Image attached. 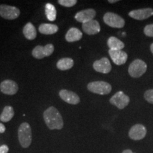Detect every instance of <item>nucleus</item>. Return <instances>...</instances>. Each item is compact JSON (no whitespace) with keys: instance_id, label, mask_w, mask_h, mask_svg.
I'll return each instance as SVG.
<instances>
[{"instance_id":"f257e3e1","label":"nucleus","mask_w":153,"mask_h":153,"mask_svg":"<svg viewBox=\"0 0 153 153\" xmlns=\"http://www.w3.org/2000/svg\"><path fill=\"white\" fill-rule=\"evenodd\" d=\"M43 118L50 130H61L64 126L60 113L54 106L49 107L44 111Z\"/></svg>"},{"instance_id":"f03ea898","label":"nucleus","mask_w":153,"mask_h":153,"mask_svg":"<svg viewBox=\"0 0 153 153\" xmlns=\"http://www.w3.org/2000/svg\"><path fill=\"white\" fill-rule=\"evenodd\" d=\"M18 137L22 148H28L32 142V132L29 124L26 122L22 123L18 131Z\"/></svg>"},{"instance_id":"7ed1b4c3","label":"nucleus","mask_w":153,"mask_h":153,"mask_svg":"<svg viewBox=\"0 0 153 153\" xmlns=\"http://www.w3.org/2000/svg\"><path fill=\"white\" fill-rule=\"evenodd\" d=\"M88 90L97 94H108L112 90L111 85L104 81L91 82L87 85Z\"/></svg>"},{"instance_id":"20e7f679","label":"nucleus","mask_w":153,"mask_h":153,"mask_svg":"<svg viewBox=\"0 0 153 153\" xmlns=\"http://www.w3.org/2000/svg\"><path fill=\"white\" fill-rule=\"evenodd\" d=\"M147 64L140 59H136L131 63L128 67V74L133 78H138L143 76L147 71Z\"/></svg>"},{"instance_id":"39448f33","label":"nucleus","mask_w":153,"mask_h":153,"mask_svg":"<svg viewBox=\"0 0 153 153\" xmlns=\"http://www.w3.org/2000/svg\"><path fill=\"white\" fill-rule=\"evenodd\" d=\"M103 19H104L105 24L110 27L121 28L125 26V20L119 15L115 14V13H106Z\"/></svg>"},{"instance_id":"423d86ee","label":"nucleus","mask_w":153,"mask_h":153,"mask_svg":"<svg viewBox=\"0 0 153 153\" xmlns=\"http://www.w3.org/2000/svg\"><path fill=\"white\" fill-rule=\"evenodd\" d=\"M20 15V10L16 7L7 4L0 5V16L7 20H14Z\"/></svg>"},{"instance_id":"0eeeda50","label":"nucleus","mask_w":153,"mask_h":153,"mask_svg":"<svg viewBox=\"0 0 153 153\" xmlns=\"http://www.w3.org/2000/svg\"><path fill=\"white\" fill-rule=\"evenodd\" d=\"M110 103L117 107L119 109H123L130 103L128 96L125 94L123 91H118L110 99Z\"/></svg>"},{"instance_id":"6e6552de","label":"nucleus","mask_w":153,"mask_h":153,"mask_svg":"<svg viewBox=\"0 0 153 153\" xmlns=\"http://www.w3.org/2000/svg\"><path fill=\"white\" fill-rule=\"evenodd\" d=\"M54 45L53 44H47L45 46L37 45L32 51V55L36 59H43V57H48L54 52Z\"/></svg>"},{"instance_id":"1a4fd4ad","label":"nucleus","mask_w":153,"mask_h":153,"mask_svg":"<svg viewBox=\"0 0 153 153\" xmlns=\"http://www.w3.org/2000/svg\"><path fill=\"white\" fill-rule=\"evenodd\" d=\"M147 128L143 124H135L130 129L128 135L133 140H140L146 136Z\"/></svg>"},{"instance_id":"9d476101","label":"nucleus","mask_w":153,"mask_h":153,"mask_svg":"<svg viewBox=\"0 0 153 153\" xmlns=\"http://www.w3.org/2000/svg\"><path fill=\"white\" fill-rule=\"evenodd\" d=\"M93 68L95 71L103 74H108L111 71V65L107 57H102L100 60H96L93 63Z\"/></svg>"},{"instance_id":"9b49d317","label":"nucleus","mask_w":153,"mask_h":153,"mask_svg":"<svg viewBox=\"0 0 153 153\" xmlns=\"http://www.w3.org/2000/svg\"><path fill=\"white\" fill-rule=\"evenodd\" d=\"M0 90L7 95H14L19 90V86L14 81L7 79L0 84Z\"/></svg>"},{"instance_id":"f8f14e48","label":"nucleus","mask_w":153,"mask_h":153,"mask_svg":"<svg viewBox=\"0 0 153 153\" xmlns=\"http://www.w3.org/2000/svg\"><path fill=\"white\" fill-rule=\"evenodd\" d=\"M129 16L135 20L142 21L153 16V9L152 8H143L133 10L129 12Z\"/></svg>"},{"instance_id":"ddd939ff","label":"nucleus","mask_w":153,"mask_h":153,"mask_svg":"<svg viewBox=\"0 0 153 153\" xmlns=\"http://www.w3.org/2000/svg\"><path fill=\"white\" fill-rule=\"evenodd\" d=\"M59 95H60V98L68 104L76 105L80 102L79 96L72 91L62 89L59 92Z\"/></svg>"},{"instance_id":"4468645a","label":"nucleus","mask_w":153,"mask_h":153,"mask_svg":"<svg viewBox=\"0 0 153 153\" xmlns=\"http://www.w3.org/2000/svg\"><path fill=\"white\" fill-rule=\"evenodd\" d=\"M96 16V11L93 9H87L82 10L75 14L74 18L77 22L85 24L89 21L94 20Z\"/></svg>"},{"instance_id":"2eb2a0df","label":"nucleus","mask_w":153,"mask_h":153,"mask_svg":"<svg viewBox=\"0 0 153 153\" xmlns=\"http://www.w3.org/2000/svg\"><path fill=\"white\" fill-rule=\"evenodd\" d=\"M108 54L113 62L117 65H122L125 64L128 60V54L123 51H114L109 49Z\"/></svg>"},{"instance_id":"dca6fc26","label":"nucleus","mask_w":153,"mask_h":153,"mask_svg":"<svg viewBox=\"0 0 153 153\" xmlns=\"http://www.w3.org/2000/svg\"><path fill=\"white\" fill-rule=\"evenodd\" d=\"M82 29L88 35H96L100 32L101 26L97 21L91 20L85 24H82Z\"/></svg>"},{"instance_id":"f3484780","label":"nucleus","mask_w":153,"mask_h":153,"mask_svg":"<svg viewBox=\"0 0 153 153\" xmlns=\"http://www.w3.org/2000/svg\"><path fill=\"white\" fill-rule=\"evenodd\" d=\"M82 37V33L81 30L74 27L70 28L65 35L66 41L69 43H73V42L79 41Z\"/></svg>"},{"instance_id":"a211bd4d","label":"nucleus","mask_w":153,"mask_h":153,"mask_svg":"<svg viewBox=\"0 0 153 153\" xmlns=\"http://www.w3.org/2000/svg\"><path fill=\"white\" fill-rule=\"evenodd\" d=\"M23 33H24L25 38L28 40L35 39L37 36V31H36L35 26L30 22H28L25 25L23 28Z\"/></svg>"},{"instance_id":"6ab92c4d","label":"nucleus","mask_w":153,"mask_h":153,"mask_svg":"<svg viewBox=\"0 0 153 153\" xmlns=\"http://www.w3.org/2000/svg\"><path fill=\"white\" fill-rule=\"evenodd\" d=\"M107 45L110 50L114 51H122V49L125 47V44L120 40L114 36H111L107 41Z\"/></svg>"},{"instance_id":"aec40b11","label":"nucleus","mask_w":153,"mask_h":153,"mask_svg":"<svg viewBox=\"0 0 153 153\" xmlns=\"http://www.w3.org/2000/svg\"><path fill=\"white\" fill-rule=\"evenodd\" d=\"M38 30L40 33L44 35H52L57 33L58 30V26L55 24H43L40 25Z\"/></svg>"},{"instance_id":"412c9836","label":"nucleus","mask_w":153,"mask_h":153,"mask_svg":"<svg viewBox=\"0 0 153 153\" xmlns=\"http://www.w3.org/2000/svg\"><path fill=\"white\" fill-rule=\"evenodd\" d=\"M14 116V111L12 106H6L2 111L1 115H0V120L1 122H9V120L12 119Z\"/></svg>"},{"instance_id":"4be33fe9","label":"nucleus","mask_w":153,"mask_h":153,"mask_svg":"<svg viewBox=\"0 0 153 153\" xmlns=\"http://www.w3.org/2000/svg\"><path fill=\"white\" fill-rule=\"evenodd\" d=\"M74 65V61L72 58L65 57V58H62L58 60L57 62V68L60 70L65 71L71 69Z\"/></svg>"},{"instance_id":"5701e85b","label":"nucleus","mask_w":153,"mask_h":153,"mask_svg":"<svg viewBox=\"0 0 153 153\" xmlns=\"http://www.w3.org/2000/svg\"><path fill=\"white\" fill-rule=\"evenodd\" d=\"M45 11L47 19L51 22H53L56 19L57 11L55 6L51 3H47L45 6Z\"/></svg>"},{"instance_id":"b1692460","label":"nucleus","mask_w":153,"mask_h":153,"mask_svg":"<svg viewBox=\"0 0 153 153\" xmlns=\"http://www.w3.org/2000/svg\"><path fill=\"white\" fill-rule=\"evenodd\" d=\"M57 2L63 7H72L77 3V1L76 0H59Z\"/></svg>"},{"instance_id":"393cba45","label":"nucleus","mask_w":153,"mask_h":153,"mask_svg":"<svg viewBox=\"0 0 153 153\" xmlns=\"http://www.w3.org/2000/svg\"><path fill=\"white\" fill-rule=\"evenodd\" d=\"M144 98L150 104H153V89H148L144 94Z\"/></svg>"},{"instance_id":"a878e982","label":"nucleus","mask_w":153,"mask_h":153,"mask_svg":"<svg viewBox=\"0 0 153 153\" xmlns=\"http://www.w3.org/2000/svg\"><path fill=\"white\" fill-rule=\"evenodd\" d=\"M144 33L148 37H153V24H148L145 26Z\"/></svg>"},{"instance_id":"bb28decb","label":"nucleus","mask_w":153,"mask_h":153,"mask_svg":"<svg viewBox=\"0 0 153 153\" xmlns=\"http://www.w3.org/2000/svg\"><path fill=\"white\" fill-rule=\"evenodd\" d=\"M9 147L6 145H3L0 146V153H8Z\"/></svg>"},{"instance_id":"cd10ccee","label":"nucleus","mask_w":153,"mask_h":153,"mask_svg":"<svg viewBox=\"0 0 153 153\" xmlns=\"http://www.w3.org/2000/svg\"><path fill=\"white\" fill-rule=\"evenodd\" d=\"M6 131L5 126L3 123H0V133H4Z\"/></svg>"},{"instance_id":"c85d7f7f","label":"nucleus","mask_w":153,"mask_h":153,"mask_svg":"<svg viewBox=\"0 0 153 153\" xmlns=\"http://www.w3.org/2000/svg\"><path fill=\"white\" fill-rule=\"evenodd\" d=\"M122 153H134L133 152V151H132L131 150H129V149H127V150H125L123 151V152Z\"/></svg>"},{"instance_id":"c756f323","label":"nucleus","mask_w":153,"mask_h":153,"mask_svg":"<svg viewBox=\"0 0 153 153\" xmlns=\"http://www.w3.org/2000/svg\"><path fill=\"white\" fill-rule=\"evenodd\" d=\"M108 2L109 3H116V2H118V0H108Z\"/></svg>"},{"instance_id":"7c9ffc66","label":"nucleus","mask_w":153,"mask_h":153,"mask_svg":"<svg viewBox=\"0 0 153 153\" xmlns=\"http://www.w3.org/2000/svg\"><path fill=\"white\" fill-rule=\"evenodd\" d=\"M150 51H151V53L153 54V43L150 45Z\"/></svg>"}]
</instances>
